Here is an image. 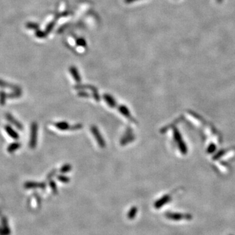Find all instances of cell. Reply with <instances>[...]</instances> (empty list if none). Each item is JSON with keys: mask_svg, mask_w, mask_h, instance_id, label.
Instances as JSON below:
<instances>
[{"mask_svg": "<svg viewBox=\"0 0 235 235\" xmlns=\"http://www.w3.org/2000/svg\"><path fill=\"white\" fill-rule=\"evenodd\" d=\"M54 125H55V127H56L60 130H67V129L69 127V124L66 122H64V121H63V122L62 121V122L56 123L54 124Z\"/></svg>", "mask_w": 235, "mask_h": 235, "instance_id": "obj_10", "label": "cell"}, {"mask_svg": "<svg viewBox=\"0 0 235 235\" xmlns=\"http://www.w3.org/2000/svg\"><path fill=\"white\" fill-rule=\"evenodd\" d=\"M119 110H120L121 112L122 113L124 116H125L127 118H131V116L130 115L128 109L125 107H124V106H121V107L119 108Z\"/></svg>", "mask_w": 235, "mask_h": 235, "instance_id": "obj_14", "label": "cell"}, {"mask_svg": "<svg viewBox=\"0 0 235 235\" xmlns=\"http://www.w3.org/2000/svg\"><path fill=\"white\" fill-rule=\"evenodd\" d=\"M137 211H138V209L137 207H135V206L132 207L130 209V210L128 212V214H127L128 218L129 219V220H133V219L136 216L137 214Z\"/></svg>", "mask_w": 235, "mask_h": 235, "instance_id": "obj_11", "label": "cell"}, {"mask_svg": "<svg viewBox=\"0 0 235 235\" xmlns=\"http://www.w3.org/2000/svg\"><path fill=\"white\" fill-rule=\"evenodd\" d=\"M5 117L9 122L14 125L15 127H16L17 129H19L20 130L23 129L24 127H23V125H22V124L20 123V121H18L12 114H10V113H7V114H5Z\"/></svg>", "mask_w": 235, "mask_h": 235, "instance_id": "obj_3", "label": "cell"}, {"mask_svg": "<svg viewBox=\"0 0 235 235\" xmlns=\"http://www.w3.org/2000/svg\"><path fill=\"white\" fill-rule=\"evenodd\" d=\"M78 44L81 45V46H85L86 45V42L84 39H80L78 40Z\"/></svg>", "mask_w": 235, "mask_h": 235, "instance_id": "obj_19", "label": "cell"}, {"mask_svg": "<svg viewBox=\"0 0 235 235\" xmlns=\"http://www.w3.org/2000/svg\"><path fill=\"white\" fill-rule=\"evenodd\" d=\"M38 125L36 122H33L31 125L30 139H29V146L31 149H34L37 144Z\"/></svg>", "mask_w": 235, "mask_h": 235, "instance_id": "obj_1", "label": "cell"}, {"mask_svg": "<svg viewBox=\"0 0 235 235\" xmlns=\"http://www.w3.org/2000/svg\"><path fill=\"white\" fill-rule=\"evenodd\" d=\"M58 179L63 182H69V180L68 178L65 177V176H59Z\"/></svg>", "mask_w": 235, "mask_h": 235, "instance_id": "obj_18", "label": "cell"}, {"mask_svg": "<svg viewBox=\"0 0 235 235\" xmlns=\"http://www.w3.org/2000/svg\"><path fill=\"white\" fill-rule=\"evenodd\" d=\"M170 200H171L170 195H165L155 202L154 206L155 208H159L163 206L166 203L169 202V201H170Z\"/></svg>", "mask_w": 235, "mask_h": 235, "instance_id": "obj_6", "label": "cell"}, {"mask_svg": "<svg viewBox=\"0 0 235 235\" xmlns=\"http://www.w3.org/2000/svg\"><path fill=\"white\" fill-rule=\"evenodd\" d=\"M21 96V93H20V90H15V91L12 94H10L9 95H7V97L9 98H18Z\"/></svg>", "mask_w": 235, "mask_h": 235, "instance_id": "obj_15", "label": "cell"}, {"mask_svg": "<svg viewBox=\"0 0 235 235\" xmlns=\"http://www.w3.org/2000/svg\"><path fill=\"white\" fill-rule=\"evenodd\" d=\"M20 147H21V144L19 142H15L9 144V145L8 146L7 148V152L9 153H13L19 150Z\"/></svg>", "mask_w": 235, "mask_h": 235, "instance_id": "obj_8", "label": "cell"}, {"mask_svg": "<svg viewBox=\"0 0 235 235\" xmlns=\"http://www.w3.org/2000/svg\"><path fill=\"white\" fill-rule=\"evenodd\" d=\"M135 1H138V0H125V2L127 3H133V2H134Z\"/></svg>", "mask_w": 235, "mask_h": 235, "instance_id": "obj_20", "label": "cell"}, {"mask_svg": "<svg viewBox=\"0 0 235 235\" xmlns=\"http://www.w3.org/2000/svg\"><path fill=\"white\" fill-rule=\"evenodd\" d=\"M70 169H71V166L69 165H66L64 166L61 169V172L62 173H66V172L69 171Z\"/></svg>", "mask_w": 235, "mask_h": 235, "instance_id": "obj_16", "label": "cell"}, {"mask_svg": "<svg viewBox=\"0 0 235 235\" xmlns=\"http://www.w3.org/2000/svg\"><path fill=\"white\" fill-rule=\"evenodd\" d=\"M24 187L26 189H43L45 187L44 183H39L35 182H27L25 183Z\"/></svg>", "mask_w": 235, "mask_h": 235, "instance_id": "obj_4", "label": "cell"}, {"mask_svg": "<svg viewBox=\"0 0 235 235\" xmlns=\"http://www.w3.org/2000/svg\"><path fill=\"white\" fill-rule=\"evenodd\" d=\"M92 133H93V134L95 135V137H96V140L98 141L99 145L101 146V147H102V148H104L105 146V143L103 141V138L101 137V135H100V133H99V132L98 131V129H97L96 127H92Z\"/></svg>", "mask_w": 235, "mask_h": 235, "instance_id": "obj_7", "label": "cell"}, {"mask_svg": "<svg viewBox=\"0 0 235 235\" xmlns=\"http://www.w3.org/2000/svg\"><path fill=\"white\" fill-rule=\"evenodd\" d=\"M7 95L4 92H0V105L1 106H4L6 103V100L7 98Z\"/></svg>", "mask_w": 235, "mask_h": 235, "instance_id": "obj_12", "label": "cell"}, {"mask_svg": "<svg viewBox=\"0 0 235 235\" xmlns=\"http://www.w3.org/2000/svg\"><path fill=\"white\" fill-rule=\"evenodd\" d=\"M165 216L169 220L173 221H189L192 219V216L191 214L176 213V212H167V213L165 214Z\"/></svg>", "mask_w": 235, "mask_h": 235, "instance_id": "obj_2", "label": "cell"}, {"mask_svg": "<svg viewBox=\"0 0 235 235\" xmlns=\"http://www.w3.org/2000/svg\"><path fill=\"white\" fill-rule=\"evenodd\" d=\"M70 71H71V73L74 78L76 82H80V76L79 75V74L78 73V71L74 67H71L70 68Z\"/></svg>", "mask_w": 235, "mask_h": 235, "instance_id": "obj_9", "label": "cell"}, {"mask_svg": "<svg viewBox=\"0 0 235 235\" xmlns=\"http://www.w3.org/2000/svg\"><path fill=\"white\" fill-rule=\"evenodd\" d=\"M4 129H5V131H6V133H7V135L10 137L12 138V139H15V140H17L19 139V133L16 131L12 127H11V125H6L5 126V127H4Z\"/></svg>", "mask_w": 235, "mask_h": 235, "instance_id": "obj_5", "label": "cell"}, {"mask_svg": "<svg viewBox=\"0 0 235 235\" xmlns=\"http://www.w3.org/2000/svg\"><path fill=\"white\" fill-rule=\"evenodd\" d=\"M104 97H105L106 101H107V102L110 107H113L116 105V101L114 100V99H113L111 96H108V95H105Z\"/></svg>", "mask_w": 235, "mask_h": 235, "instance_id": "obj_13", "label": "cell"}, {"mask_svg": "<svg viewBox=\"0 0 235 235\" xmlns=\"http://www.w3.org/2000/svg\"><path fill=\"white\" fill-rule=\"evenodd\" d=\"M50 185L52 190L55 193H57V188H56V186L55 183H54L53 181L50 182Z\"/></svg>", "mask_w": 235, "mask_h": 235, "instance_id": "obj_17", "label": "cell"}, {"mask_svg": "<svg viewBox=\"0 0 235 235\" xmlns=\"http://www.w3.org/2000/svg\"><path fill=\"white\" fill-rule=\"evenodd\" d=\"M230 235H232V234H230Z\"/></svg>", "mask_w": 235, "mask_h": 235, "instance_id": "obj_21", "label": "cell"}]
</instances>
